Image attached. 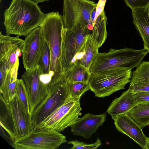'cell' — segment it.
<instances>
[{"label": "cell", "instance_id": "6da1fadb", "mask_svg": "<svg viewBox=\"0 0 149 149\" xmlns=\"http://www.w3.org/2000/svg\"><path fill=\"white\" fill-rule=\"evenodd\" d=\"M46 14L38 3L30 0H12L4 13L7 35L26 36L41 24Z\"/></svg>", "mask_w": 149, "mask_h": 149}, {"label": "cell", "instance_id": "7a4b0ae2", "mask_svg": "<svg viewBox=\"0 0 149 149\" xmlns=\"http://www.w3.org/2000/svg\"><path fill=\"white\" fill-rule=\"evenodd\" d=\"M40 26L50 52L49 76L51 78L55 77L63 73L61 62L62 16L58 11L46 14Z\"/></svg>", "mask_w": 149, "mask_h": 149}, {"label": "cell", "instance_id": "3957f363", "mask_svg": "<svg viewBox=\"0 0 149 149\" xmlns=\"http://www.w3.org/2000/svg\"><path fill=\"white\" fill-rule=\"evenodd\" d=\"M147 53L144 49L111 48L107 52H99L89 70L91 74L117 68L132 70L141 63Z\"/></svg>", "mask_w": 149, "mask_h": 149}, {"label": "cell", "instance_id": "277c9868", "mask_svg": "<svg viewBox=\"0 0 149 149\" xmlns=\"http://www.w3.org/2000/svg\"><path fill=\"white\" fill-rule=\"evenodd\" d=\"M48 87L47 96L31 114L33 128L71 97L69 83L63 73L52 79Z\"/></svg>", "mask_w": 149, "mask_h": 149}, {"label": "cell", "instance_id": "5b68a950", "mask_svg": "<svg viewBox=\"0 0 149 149\" xmlns=\"http://www.w3.org/2000/svg\"><path fill=\"white\" fill-rule=\"evenodd\" d=\"M131 77V70L117 68L91 74L88 82L95 96L104 97L124 89Z\"/></svg>", "mask_w": 149, "mask_h": 149}, {"label": "cell", "instance_id": "8992f818", "mask_svg": "<svg viewBox=\"0 0 149 149\" xmlns=\"http://www.w3.org/2000/svg\"><path fill=\"white\" fill-rule=\"evenodd\" d=\"M88 26L78 24L71 28H62L61 62L63 73L71 66L91 33Z\"/></svg>", "mask_w": 149, "mask_h": 149}, {"label": "cell", "instance_id": "52a82bcc", "mask_svg": "<svg viewBox=\"0 0 149 149\" xmlns=\"http://www.w3.org/2000/svg\"><path fill=\"white\" fill-rule=\"evenodd\" d=\"M81 110L80 100L70 97L33 129L61 132L80 118Z\"/></svg>", "mask_w": 149, "mask_h": 149}, {"label": "cell", "instance_id": "ba28073f", "mask_svg": "<svg viewBox=\"0 0 149 149\" xmlns=\"http://www.w3.org/2000/svg\"><path fill=\"white\" fill-rule=\"evenodd\" d=\"M97 4L90 0H63V27L71 28L80 24L88 26L92 31L93 28L92 14Z\"/></svg>", "mask_w": 149, "mask_h": 149}, {"label": "cell", "instance_id": "9c48e42d", "mask_svg": "<svg viewBox=\"0 0 149 149\" xmlns=\"http://www.w3.org/2000/svg\"><path fill=\"white\" fill-rule=\"evenodd\" d=\"M66 142V137L60 132L33 129L27 135L15 141L12 145L16 149H56Z\"/></svg>", "mask_w": 149, "mask_h": 149}, {"label": "cell", "instance_id": "30bf717a", "mask_svg": "<svg viewBox=\"0 0 149 149\" xmlns=\"http://www.w3.org/2000/svg\"><path fill=\"white\" fill-rule=\"evenodd\" d=\"M41 75L38 65L26 70L22 77L28 94L31 114L45 98L49 93L48 86L42 81Z\"/></svg>", "mask_w": 149, "mask_h": 149}, {"label": "cell", "instance_id": "8fae6325", "mask_svg": "<svg viewBox=\"0 0 149 149\" xmlns=\"http://www.w3.org/2000/svg\"><path fill=\"white\" fill-rule=\"evenodd\" d=\"M45 42L40 26L26 36L22 51L23 64L26 70L38 66Z\"/></svg>", "mask_w": 149, "mask_h": 149}, {"label": "cell", "instance_id": "7c38bea8", "mask_svg": "<svg viewBox=\"0 0 149 149\" xmlns=\"http://www.w3.org/2000/svg\"><path fill=\"white\" fill-rule=\"evenodd\" d=\"M8 104L13 125L14 141L33 130L31 114L25 109L16 94Z\"/></svg>", "mask_w": 149, "mask_h": 149}, {"label": "cell", "instance_id": "4fadbf2b", "mask_svg": "<svg viewBox=\"0 0 149 149\" xmlns=\"http://www.w3.org/2000/svg\"><path fill=\"white\" fill-rule=\"evenodd\" d=\"M24 40L19 36H11L0 33V63L9 69L19 63V57L21 55Z\"/></svg>", "mask_w": 149, "mask_h": 149}, {"label": "cell", "instance_id": "5bb4252c", "mask_svg": "<svg viewBox=\"0 0 149 149\" xmlns=\"http://www.w3.org/2000/svg\"><path fill=\"white\" fill-rule=\"evenodd\" d=\"M112 118L118 131L129 136L143 148L148 149V138L143 133L142 128L126 113L118 115Z\"/></svg>", "mask_w": 149, "mask_h": 149}, {"label": "cell", "instance_id": "9a60e30c", "mask_svg": "<svg viewBox=\"0 0 149 149\" xmlns=\"http://www.w3.org/2000/svg\"><path fill=\"white\" fill-rule=\"evenodd\" d=\"M107 116L106 112L97 115L86 113L70 127L71 132L74 135L88 139L103 125Z\"/></svg>", "mask_w": 149, "mask_h": 149}, {"label": "cell", "instance_id": "2e32d148", "mask_svg": "<svg viewBox=\"0 0 149 149\" xmlns=\"http://www.w3.org/2000/svg\"><path fill=\"white\" fill-rule=\"evenodd\" d=\"M134 94L129 88L118 97L113 100L108 107L107 112L112 117L126 113L137 103Z\"/></svg>", "mask_w": 149, "mask_h": 149}, {"label": "cell", "instance_id": "e0dca14e", "mask_svg": "<svg viewBox=\"0 0 149 149\" xmlns=\"http://www.w3.org/2000/svg\"><path fill=\"white\" fill-rule=\"evenodd\" d=\"M129 88L134 93L149 92V61H143L132 72Z\"/></svg>", "mask_w": 149, "mask_h": 149}, {"label": "cell", "instance_id": "ac0fdd59", "mask_svg": "<svg viewBox=\"0 0 149 149\" xmlns=\"http://www.w3.org/2000/svg\"><path fill=\"white\" fill-rule=\"evenodd\" d=\"M146 8L133 9L132 14L133 23L143 40V49L149 53V17Z\"/></svg>", "mask_w": 149, "mask_h": 149}, {"label": "cell", "instance_id": "d6986e66", "mask_svg": "<svg viewBox=\"0 0 149 149\" xmlns=\"http://www.w3.org/2000/svg\"><path fill=\"white\" fill-rule=\"evenodd\" d=\"M90 34L80 52L73 61V62L77 61L80 64L88 69L98 53L100 47L92 38Z\"/></svg>", "mask_w": 149, "mask_h": 149}, {"label": "cell", "instance_id": "ffe728a7", "mask_svg": "<svg viewBox=\"0 0 149 149\" xmlns=\"http://www.w3.org/2000/svg\"><path fill=\"white\" fill-rule=\"evenodd\" d=\"M19 63L16 64L8 72L3 84L0 86V92L6 102L8 104L16 94V82Z\"/></svg>", "mask_w": 149, "mask_h": 149}, {"label": "cell", "instance_id": "44dd1931", "mask_svg": "<svg viewBox=\"0 0 149 149\" xmlns=\"http://www.w3.org/2000/svg\"><path fill=\"white\" fill-rule=\"evenodd\" d=\"M63 73L67 81L70 83L88 82L91 75L89 69L77 60L74 61L71 67Z\"/></svg>", "mask_w": 149, "mask_h": 149}, {"label": "cell", "instance_id": "7402d4cb", "mask_svg": "<svg viewBox=\"0 0 149 149\" xmlns=\"http://www.w3.org/2000/svg\"><path fill=\"white\" fill-rule=\"evenodd\" d=\"M126 114L142 128L149 125V102L138 103Z\"/></svg>", "mask_w": 149, "mask_h": 149}, {"label": "cell", "instance_id": "603a6c76", "mask_svg": "<svg viewBox=\"0 0 149 149\" xmlns=\"http://www.w3.org/2000/svg\"><path fill=\"white\" fill-rule=\"evenodd\" d=\"M107 18L104 10L96 19L90 36L100 47L105 41L107 35L106 24Z\"/></svg>", "mask_w": 149, "mask_h": 149}, {"label": "cell", "instance_id": "cb8c5ba5", "mask_svg": "<svg viewBox=\"0 0 149 149\" xmlns=\"http://www.w3.org/2000/svg\"><path fill=\"white\" fill-rule=\"evenodd\" d=\"M0 127L7 133L10 140L13 142L14 139L12 118L8 104L1 94L0 95Z\"/></svg>", "mask_w": 149, "mask_h": 149}, {"label": "cell", "instance_id": "d4e9b609", "mask_svg": "<svg viewBox=\"0 0 149 149\" xmlns=\"http://www.w3.org/2000/svg\"><path fill=\"white\" fill-rule=\"evenodd\" d=\"M51 57L50 49L45 41L43 51L40 58L38 66L41 75L47 78H51L49 76Z\"/></svg>", "mask_w": 149, "mask_h": 149}, {"label": "cell", "instance_id": "484cf974", "mask_svg": "<svg viewBox=\"0 0 149 149\" xmlns=\"http://www.w3.org/2000/svg\"><path fill=\"white\" fill-rule=\"evenodd\" d=\"M16 90V94L25 109L31 114L28 94L24 82L22 79H17Z\"/></svg>", "mask_w": 149, "mask_h": 149}, {"label": "cell", "instance_id": "4316f807", "mask_svg": "<svg viewBox=\"0 0 149 149\" xmlns=\"http://www.w3.org/2000/svg\"><path fill=\"white\" fill-rule=\"evenodd\" d=\"M68 83L70 86L71 96L75 100H80L81 96L84 93L91 90L88 81Z\"/></svg>", "mask_w": 149, "mask_h": 149}, {"label": "cell", "instance_id": "83f0119b", "mask_svg": "<svg viewBox=\"0 0 149 149\" xmlns=\"http://www.w3.org/2000/svg\"><path fill=\"white\" fill-rule=\"evenodd\" d=\"M68 143L73 146L70 149H96L102 144L98 137L95 143L90 144L76 140L68 141Z\"/></svg>", "mask_w": 149, "mask_h": 149}, {"label": "cell", "instance_id": "f1b7e54d", "mask_svg": "<svg viewBox=\"0 0 149 149\" xmlns=\"http://www.w3.org/2000/svg\"><path fill=\"white\" fill-rule=\"evenodd\" d=\"M126 5L132 10L146 8L149 5V0H124Z\"/></svg>", "mask_w": 149, "mask_h": 149}, {"label": "cell", "instance_id": "f546056e", "mask_svg": "<svg viewBox=\"0 0 149 149\" xmlns=\"http://www.w3.org/2000/svg\"><path fill=\"white\" fill-rule=\"evenodd\" d=\"M134 94L138 103L149 102V92H141Z\"/></svg>", "mask_w": 149, "mask_h": 149}, {"label": "cell", "instance_id": "4dcf8cb0", "mask_svg": "<svg viewBox=\"0 0 149 149\" xmlns=\"http://www.w3.org/2000/svg\"><path fill=\"white\" fill-rule=\"evenodd\" d=\"M107 0H99L97 4L96 13L93 22V26L98 16L104 10V6Z\"/></svg>", "mask_w": 149, "mask_h": 149}, {"label": "cell", "instance_id": "1f68e13d", "mask_svg": "<svg viewBox=\"0 0 149 149\" xmlns=\"http://www.w3.org/2000/svg\"><path fill=\"white\" fill-rule=\"evenodd\" d=\"M9 70L3 64L0 63V86L4 82Z\"/></svg>", "mask_w": 149, "mask_h": 149}, {"label": "cell", "instance_id": "d6a6232c", "mask_svg": "<svg viewBox=\"0 0 149 149\" xmlns=\"http://www.w3.org/2000/svg\"><path fill=\"white\" fill-rule=\"evenodd\" d=\"M33 1L35 2H36L37 3H42L43 2L46 1H49L50 0H30Z\"/></svg>", "mask_w": 149, "mask_h": 149}, {"label": "cell", "instance_id": "836d02e7", "mask_svg": "<svg viewBox=\"0 0 149 149\" xmlns=\"http://www.w3.org/2000/svg\"><path fill=\"white\" fill-rule=\"evenodd\" d=\"M148 16L149 17V5L146 8Z\"/></svg>", "mask_w": 149, "mask_h": 149}, {"label": "cell", "instance_id": "e575fe53", "mask_svg": "<svg viewBox=\"0 0 149 149\" xmlns=\"http://www.w3.org/2000/svg\"><path fill=\"white\" fill-rule=\"evenodd\" d=\"M147 142L148 149H149V138H148Z\"/></svg>", "mask_w": 149, "mask_h": 149}, {"label": "cell", "instance_id": "d590c367", "mask_svg": "<svg viewBox=\"0 0 149 149\" xmlns=\"http://www.w3.org/2000/svg\"><path fill=\"white\" fill-rule=\"evenodd\" d=\"M1 0H0V3H1Z\"/></svg>", "mask_w": 149, "mask_h": 149}]
</instances>
